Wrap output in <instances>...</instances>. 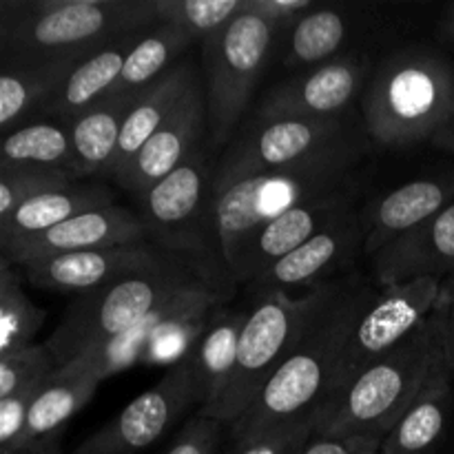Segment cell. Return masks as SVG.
<instances>
[{
	"label": "cell",
	"mask_w": 454,
	"mask_h": 454,
	"mask_svg": "<svg viewBox=\"0 0 454 454\" xmlns=\"http://www.w3.org/2000/svg\"><path fill=\"white\" fill-rule=\"evenodd\" d=\"M114 204V193L98 182H75L60 191L31 198L22 204L7 222L0 224V253L12 251L18 244L44 233V231L60 226L62 222L80 215V213L96 211Z\"/></svg>",
	"instance_id": "d4e9b609"
},
{
	"label": "cell",
	"mask_w": 454,
	"mask_h": 454,
	"mask_svg": "<svg viewBox=\"0 0 454 454\" xmlns=\"http://www.w3.org/2000/svg\"><path fill=\"white\" fill-rule=\"evenodd\" d=\"M137 200L151 242L180 255L224 262L217 242L213 176L204 146Z\"/></svg>",
	"instance_id": "8fae6325"
},
{
	"label": "cell",
	"mask_w": 454,
	"mask_h": 454,
	"mask_svg": "<svg viewBox=\"0 0 454 454\" xmlns=\"http://www.w3.org/2000/svg\"><path fill=\"white\" fill-rule=\"evenodd\" d=\"M442 31H443V38H446L450 44H454V7L442 20Z\"/></svg>",
	"instance_id": "ee69618b"
},
{
	"label": "cell",
	"mask_w": 454,
	"mask_h": 454,
	"mask_svg": "<svg viewBox=\"0 0 454 454\" xmlns=\"http://www.w3.org/2000/svg\"><path fill=\"white\" fill-rule=\"evenodd\" d=\"M364 248L366 226L362 211L350 208L333 220L326 229L313 235L309 242L257 275L251 284H247V288L253 300L269 293H291L295 288H301V293L310 291L322 284L335 282L333 275L353 264Z\"/></svg>",
	"instance_id": "9a60e30c"
},
{
	"label": "cell",
	"mask_w": 454,
	"mask_h": 454,
	"mask_svg": "<svg viewBox=\"0 0 454 454\" xmlns=\"http://www.w3.org/2000/svg\"><path fill=\"white\" fill-rule=\"evenodd\" d=\"M350 153H366V142L348 114L324 120L248 122L222 153L213 173V191L262 173L310 167Z\"/></svg>",
	"instance_id": "9c48e42d"
},
{
	"label": "cell",
	"mask_w": 454,
	"mask_h": 454,
	"mask_svg": "<svg viewBox=\"0 0 454 454\" xmlns=\"http://www.w3.org/2000/svg\"><path fill=\"white\" fill-rule=\"evenodd\" d=\"M446 359V333L433 313L419 331L364 368L319 408L315 437L384 439Z\"/></svg>",
	"instance_id": "3957f363"
},
{
	"label": "cell",
	"mask_w": 454,
	"mask_h": 454,
	"mask_svg": "<svg viewBox=\"0 0 454 454\" xmlns=\"http://www.w3.org/2000/svg\"><path fill=\"white\" fill-rule=\"evenodd\" d=\"M430 142H433L437 149L450 151V153H454V120L450 124H446V127H443Z\"/></svg>",
	"instance_id": "7bdbcfd3"
},
{
	"label": "cell",
	"mask_w": 454,
	"mask_h": 454,
	"mask_svg": "<svg viewBox=\"0 0 454 454\" xmlns=\"http://www.w3.org/2000/svg\"><path fill=\"white\" fill-rule=\"evenodd\" d=\"M364 129L384 149L433 140L454 120V67L430 47L384 58L362 98Z\"/></svg>",
	"instance_id": "5b68a950"
},
{
	"label": "cell",
	"mask_w": 454,
	"mask_h": 454,
	"mask_svg": "<svg viewBox=\"0 0 454 454\" xmlns=\"http://www.w3.org/2000/svg\"><path fill=\"white\" fill-rule=\"evenodd\" d=\"M247 9L266 18L278 27V31H282L293 29V25L315 7L310 0H247Z\"/></svg>",
	"instance_id": "f35d334b"
},
{
	"label": "cell",
	"mask_w": 454,
	"mask_h": 454,
	"mask_svg": "<svg viewBox=\"0 0 454 454\" xmlns=\"http://www.w3.org/2000/svg\"><path fill=\"white\" fill-rule=\"evenodd\" d=\"M207 127V91L198 80L115 182L127 193L142 198L151 186L176 171L184 160H189L202 146V136Z\"/></svg>",
	"instance_id": "ac0fdd59"
},
{
	"label": "cell",
	"mask_w": 454,
	"mask_h": 454,
	"mask_svg": "<svg viewBox=\"0 0 454 454\" xmlns=\"http://www.w3.org/2000/svg\"><path fill=\"white\" fill-rule=\"evenodd\" d=\"M454 202V176L419 177L388 191L362 211L366 248L375 255L386 244L411 233Z\"/></svg>",
	"instance_id": "44dd1931"
},
{
	"label": "cell",
	"mask_w": 454,
	"mask_h": 454,
	"mask_svg": "<svg viewBox=\"0 0 454 454\" xmlns=\"http://www.w3.org/2000/svg\"><path fill=\"white\" fill-rule=\"evenodd\" d=\"M58 442H60V437L44 439V442L34 443V446L22 448V450L16 452V454H62L60 446H58Z\"/></svg>",
	"instance_id": "b9f144b4"
},
{
	"label": "cell",
	"mask_w": 454,
	"mask_h": 454,
	"mask_svg": "<svg viewBox=\"0 0 454 454\" xmlns=\"http://www.w3.org/2000/svg\"><path fill=\"white\" fill-rule=\"evenodd\" d=\"M366 75L368 62L359 56H340L326 65L300 71L266 93L253 122L340 118L348 114L362 93Z\"/></svg>",
	"instance_id": "2e32d148"
},
{
	"label": "cell",
	"mask_w": 454,
	"mask_h": 454,
	"mask_svg": "<svg viewBox=\"0 0 454 454\" xmlns=\"http://www.w3.org/2000/svg\"><path fill=\"white\" fill-rule=\"evenodd\" d=\"M140 35L133 34L111 43L109 47L100 49L91 58L80 62L60 89L51 96V100L40 109V114L69 124L93 105L109 96L118 82L122 67L127 62L129 51L137 43Z\"/></svg>",
	"instance_id": "484cf974"
},
{
	"label": "cell",
	"mask_w": 454,
	"mask_h": 454,
	"mask_svg": "<svg viewBox=\"0 0 454 454\" xmlns=\"http://www.w3.org/2000/svg\"><path fill=\"white\" fill-rule=\"evenodd\" d=\"M226 443V426L211 417L198 415L173 439L167 454H222Z\"/></svg>",
	"instance_id": "74e56055"
},
{
	"label": "cell",
	"mask_w": 454,
	"mask_h": 454,
	"mask_svg": "<svg viewBox=\"0 0 454 454\" xmlns=\"http://www.w3.org/2000/svg\"><path fill=\"white\" fill-rule=\"evenodd\" d=\"M439 295H442V282L433 278L380 288L375 300L359 317L337 362L326 402L337 397L364 368H368L372 362L397 348L412 333L419 331L433 317Z\"/></svg>",
	"instance_id": "7c38bea8"
},
{
	"label": "cell",
	"mask_w": 454,
	"mask_h": 454,
	"mask_svg": "<svg viewBox=\"0 0 454 454\" xmlns=\"http://www.w3.org/2000/svg\"><path fill=\"white\" fill-rule=\"evenodd\" d=\"M315 430H317V415L279 426L251 439L231 442L226 437L222 454H301L315 439Z\"/></svg>",
	"instance_id": "8d00e7d4"
},
{
	"label": "cell",
	"mask_w": 454,
	"mask_h": 454,
	"mask_svg": "<svg viewBox=\"0 0 454 454\" xmlns=\"http://www.w3.org/2000/svg\"><path fill=\"white\" fill-rule=\"evenodd\" d=\"M180 257L189 255L171 253L153 242H136L44 257V260L27 262L20 269L25 270V278L34 286L44 288V291L82 295L118 279L162 269Z\"/></svg>",
	"instance_id": "5bb4252c"
},
{
	"label": "cell",
	"mask_w": 454,
	"mask_h": 454,
	"mask_svg": "<svg viewBox=\"0 0 454 454\" xmlns=\"http://www.w3.org/2000/svg\"><path fill=\"white\" fill-rule=\"evenodd\" d=\"M450 275H454V202L372 255V284L377 288L424 278L443 282Z\"/></svg>",
	"instance_id": "ffe728a7"
},
{
	"label": "cell",
	"mask_w": 454,
	"mask_h": 454,
	"mask_svg": "<svg viewBox=\"0 0 454 454\" xmlns=\"http://www.w3.org/2000/svg\"><path fill=\"white\" fill-rule=\"evenodd\" d=\"M235 291L233 278H220L182 293L137 326L93 353L75 359L71 371L87 372L98 381L140 364H177L193 350L213 315L224 309Z\"/></svg>",
	"instance_id": "ba28073f"
},
{
	"label": "cell",
	"mask_w": 454,
	"mask_h": 454,
	"mask_svg": "<svg viewBox=\"0 0 454 454\" xmlns=\"http://www.w3.org/2000/svg\"><path fill=\"white\" fill-rule=\"evenodd\" d=\"M100 384L102 381L87 372L58 368L35 395L29 408V417H27L25 433H22L13 454L20 452L22 448L44 442V439L60 437L67 421L74 419L91 402Z\"/></svg>",
	"instance_id": "4316f807"
},
{
	"label": "cell",
	"mask_w": 454,
	"mask_h": 454,
	"mask_svg": "<svg viewBox=\"0 0 454 454\" xmlns=\"http://www.w3.org/2000/svg\"><path fill=\"white\" fill-rule=\"evenodd\" d=\"M3 58H91L158 20L155 0H34L0 7Z\"/></svg>",
	"instance_id": "277c9868"
},
{
	"label": "cell",
	"mask_w": 454,
	"mask_h": 454,
	"mask_svg": "<svg viewBox=\"0 0 454 454\" xmlns=\"http://www.w3.org/2000/svg\"><path fill=\"white\" fill-rule=\"evenodd\" d=\"M377 291L372 279L357 273L346 275L337 295L284 359L260 397L226 428V437L231 442L251 439L317 415L331 390L337 362Z\"/></svg>",
	"instance_id": "6da1fadb"
},
{
	"label": "cell",
	"mask_w": 454,
	"mask_h": 454,
	"mask_svg": "<svg viewBox=\"0 0 454 454\" xmlns=\"http://www.w3.org/2000/svg\"><path fill=\"white\" fill-rule=\"evenodd\" d=\"M452 368L442 362L395 428L381 439L380 454H433L450 424Z\"/></svg>",
	"instance_id": "cb8c5ba5"
},
{
	"label": "cell",
	"mask_w": 454,
	"mask_h": 454,
	"mask_svg": "<svg viewBox=\"0 0 454 454\" xmlns=\"http://www.w3.org/2000/svg\"><path fill=\"white\" fill-rule=\"evenodd\" d=\"M244 322H247V313L229 310V306H224L213 315L208 326L200 335L198 344L191 350L200 388H202V406L198 415L207 417L215 408L233 377Z\"/></svg>",
	"instance_id": "83f0119b"
},
{
	"label": "cell",
	"mask_w": 454,
	"mask_h": 454,
	"mask_svg": "<svg viewBox=\"0 0 454 454\" xmlns=\"http://www.w3.org/2000/svg\"><path fill=\"white\" fill-rule=\"evenodd\" d=\"M198 80L200 74L193 62L180 60L136 98L133 106L129 109L127 118H124L118 151H115V158L111 162L109 173H106L109 180L115 182L127 171L129 164L142 151V146L162 127L164 120L171 115V111L180 105L182 98L186 96V91Z\"/></svg>",
	"instance_id": "7402d4cb"
},
{
	"label": "cell",
	"mask_w": 454,
	"mask_h": 454,
	"mask_svg": "<svg viewBox=\"0 0 454 454\" xmlns=\"http://www.w3.org/2000/svg\"><path fill=\"white\" fill-rule=\"evenodd\" d=\"M380 437H348L326 439L315 437L301 454H380Z\"/></svg>",
	"instance_id": "ab89813d"
},
{
	"label": "cell",
	"mask_w": 454,
	"mask_h": 454,
	"mask_svg": "<svg viewBox=\"0 0 454 454\" xmlns=\"http://www.w3.org/2000/svg\"><path fill=\"white\" fill-rule=\"evenodd\" d=\"M136 100L109 93L69 122L75 167L80 177H106L118 151L124 118Z\"/></svg>",
	"instance_id": "f1b7e54d"
},
{
	"label": "cell",
	"mask_w": 454,
	"mask_h": 454,
	"mask_svg": "<svg viewBox=\"0 0 454 454\" xmlns=\"http://www.w3.org/2000/svg\"><path fill=\"white\" fill-rule=\"evenodd\" d=\"M350 31L344 9L315 7L293 25L288 34L286 67L309 71L335 60Z\"/></svg>",
	"instance_id": "1f68e13d"
},
{
	"label": "cell",
	"mask_w": 454,
	"mask_h": 454,
	"mask_svg": "<svg viewBox=\"0 0 454 454\" xmlns=\"http://www.w3.org/2000/svg\"><path fill=\"white\" fill-rule=\"evenodd\" d=\"M193 406H202V388L193 353H189L71 454H137L158 442Z\"/></svg>",
	"instance_id": "4fadbf2b"
},
{
	"label": "cell",
	"mask_w": 454,
	"mask_h": 454,
	"mask_svg": "<svg viewBox=\"0 0 454 454\" xmlns=\"http://www.w3.org/2000/svg\"><path fill=\"white\" fill-rule=\"evenodd\" d=\"M220 278H231L224 262L180 257L162 269L82 293L67 306L44 346L56 359V366L65 368L131 331L182 293Z\"/></svg>",
	"instance_id": "7a4b0ae2"
},
{
	"label": "cell",
	"mask_w": 454,
	"mask_h": 454,
	"mask_svg": "<svg viewBox=\"0 0 454 454\" xmlns=\"http://www.w3.org/2000/svg\"><path fill=\"white\" fill-rule=\"evenodd\" d=\"M136 242H151L142 217L131 208L111 204V207L96 208V211L80 213V215L62 222L60 226H53V229L18 244L12 251L0 253V260L20 269L27 262L44 260V257Z\"/></svg>",
	"instance_id": "d6986e66"
},
{
	"label": "cell",
	"mask_w": 454,
	"mask_h": 454,
	"mask_svg": "<svg viewBox=\"0 0 454 454\" xmlns=\"http://www.w3.org/2000/svg\"><path fill=\"white\" fill-rule=\"evenodd\" d=\"M278 27L244 9L220 31L202 38V62L207 75L208 133L213 145L233 140L248 100L260 82L278 38Z\"/></svg>",
	"instance_id": "30bf717a"
},
{
	"label": "cell",
	"mask_w": 454,
	"mask_h": 454,
	"mask_svg": "<svg viewBox=\"0 0 454 454\" xmlns=\"http://www.w3.org/2000/svg\"><path fill=\"white\" fill-rule=\"evenodd\" d=\"M80 182L71 171L51 167H0V224L31 198Z\"/></svg>",
	"instance_id": "e575fe53"
},
{
	"label": "cell",
	"mask_w": 454,
	"mask_h": 454,
	"mask_svg": "<svg viewBox=\"0 0 454 454\" xmlns=\"http://www.w3.org/2000/svg\"><path fill=\"white\" fill-rule=\"evenodd\" d=\"M344 278H337L335 282L322 284L300 295L269 293L253 300L239 335L233 377L222 393L220 402L207 417L222 421L229 428L251 408L284 359L300 344L328 301L337 295Z\"/></svg>",
	"instance_id": "8992f818"
},
{
	"label": "cell",
	"mask_w": 454,
	"mask_h": 454,
	"mask_svg": "<svg viewBox=\"0 0 454 454\" xmlns=\"http://www.w3.org/2000/svg\"><path fill=\"white\" fill-rule=\"evenodd\" d=\"M247 9V0H155L158 22L186 29L202 40L229 25Z\"/></svg>",
	"instance_id": "836d02e7"
},
{
	"label": "cell",
	"mask_w": 454,
	"mask_h": 454,
	"mask_svg": "<svg viewBox=\"0 0 454 454\" xmlns=\"http://www.w3.org/2000/svg\"><path fill=\"white\" fill-rule=\"evenodd\" d=\"M87 58H3L0 69V129L25 127V118L40 111Z\"/></svg>",
	"instance_id": "603a6c76"
},
{
	"label": "cell",
	"mask_w": 454,
	"mask_h": 454,
	"mask_svg": "<svg viewBox=\"0 0 454 454\" xmlns=\"http://www.w3.org/2000/svg\"><path fill=\"white\" fill-rule=\"evenodd\" d=\"M25 164L62 168L78 176L69 124L58 120H38L7 133L3 140L0 167H25Z\"/></svg>",
	"instance_id": "4dcf8cb0"
},
{
	"label": "cell",
	"mask_w": 454,
	"mask_h": 454,
	"mask_svg": "<svg viewBox=\"0 0 454 454\" xmlns=\"http://www.w3.org/2000/svg\"><path fill=\"white\" fill-rule=\"evenodd\" d=\"M434 315L442 322L443 333H446V353L448 364H450L454 372V275L442 282V295H439L437 309Z\"/></svg>",
	"instance_id": "60d3db41"
},
{
	"label": "cell",
	"mask_w": 454,
	"mask_h": 454,
	"mask_svg": "<svg viewBox=\"0 0 454 454\" xmlns=\"http://www.w3.org/2000/svg\"><path fill=\"white\" fill-rule=\"evenodd\" d=\"M362 155H340L310 167L262 173L215 191V229L224 264L244 239L275 217L310 200L357 186L355 167Z\"/></svg>",
	"instance_id": "52a82bcc"
},
{
	"label": "cell",
	"mask_w": 454,
	"mask_h": 454,
	"mask_svg": "<svg viewBox=\"0 0 454 454\" xmlns=\"http://www.w3.org/2000/svg\"><path fill=\"white\" fill-rule=\"evenodd\" d=\"M193 40L195 35L182 27L160 22L153 31L142 34L133 44L111 93L136 100L146 87H151L160 75L171 69L173 60L180 58L193 44Z\"/></svg>",
	"instance_id": "f546056e"
},
{
	"label": "cell",
	"mask_w": 454,
	"mask_h": 454,
	"mask_svg": "<svg viewBox=\"0 0 454 454\" xmlns=\"http://www.w3.org/2000/svg\"><path fill=\"white\" fill-rule=\"evenodd\" d=\"M359 193V184L350 189L337 191V193L324 195V198L310 200L291 208L284 215L275 217L269 224L260 226L251 238L244 239L242 247L235 251L226 269L235 284H251L253 279L282 257L309 242L313 235L326 229L333 220L344 215L346 211L355 208V198Z\"/></svg>",
	"instance_id": "e0dca14e"
},
{
	"label": "cell",
	"mask_w": 454,
	"mask_h": 454,
	"mask_svg": "<svg viewBox=\"0 0 454 454\" xmlns=\"http://www.w3.org/2000/svg\"><path fill=\"white\" fill-rule=\"evenodd\" d=\"M44 319L47 310L29 300L18 266L0 260V357L34 346Z\"/></svg>",
	"instance_id": "d6a6232c"
},
{
	"label": "cell",
	"mask_w": 454,
	"mask_h": 454,
	"mask_svg": "<svg viewBox=\"0 0 454 454\" xmlns=\"http://www.w3.org/2000/svg\"><path fill=\"white\" fill-rule=\"evenodd\" d=\"M56 371V359L44 344L0 357V399L40 388Z\"/></svg>",
	"instance_id": "d590c367"
}]
</instances>
